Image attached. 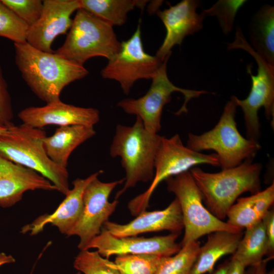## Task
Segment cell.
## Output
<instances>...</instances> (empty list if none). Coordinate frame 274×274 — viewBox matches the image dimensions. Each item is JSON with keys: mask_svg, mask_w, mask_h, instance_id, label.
Wrapping results in <instances>:
<instances>
[{"mask_svg": "<svg viewBox=\"0 0 274 274\" xmlns=\"http://www.w3.org/2000/svg\"><path fill=\"white\" fill-rule=\"evenodd\" d=\"M58 191L48 179L30 168L0 156V207H11L27 191Z\"/></svg>", "mask_w": 274, "mask_h": 274, "instance_id": "19", "label": "cell"}, {"mask_svg": "<svg viewBox=\"0 0 274 274\" xmlns=\"http://www.w3.org/2000/svg\"><path fill=\"white\" fill-rule=\"evenodd\" d=\"M18 117L23 124L38 128L52 125L93 126L99 120V112L95 108L77 107L59 99L42 107L26 108Z\"/></svg>", "mask_w": 274, "mask_h": 274, "instance_id": "16", "label": "cell"}, {"mask_svg": "<svg viewBox=\"0 0 274 274\" xmlns=\"http://www.w3.org/2000/svg\"><path fill=\"white\" fill-rule=\"evenodd\" d=\"M13 116L11 96L0 64V125L6 128L13 126Z\"/></svg>", "mask_w": 274, "mask_h": 274, "instance_id": "32", "label": "cell"}, {"mask_svg": "<svg viewBox=\"0 0 274 274\" xmlns=\"http://www.w3.org/2000/svg\"><path fill=\"white\" fill-rule=\"evenodd\" d=\"M247 1L221 0L208 9L202 11L206 16H216L225 35L232 30L236 14Z\"/></svg>", "mask_w": 274, "mask_h": 274, "instance_id": "30", "label": "cell"}, {"mask_svg": "<svg viewBox=\"0 0 274 274\" xmlns=\"http://www.w3.org/2000/svg\"><path fill=\"white\" fill-rule=\"evenodd\" d=\"M74 266L84 274H119L115 263L96 251H81L75 257Z\"/></svg>", "mask_w": 274, "mask_h": 274, "instance_id": "28", "label": "cell"}, {"mask_svg": "<svg viewBox=\"0 0 274 274\" xmlns=\"http://www.w3.org/2000/svg\"><path fill=\"white\" fill-rule=\"evenodd\" d=\"M199 6L198 1L183 0L170 5L168 9L157 11L166 29L165 38L155 55L161 61L170 56L175 45H181L186 37L202 29L206 16L202 12L197 13Z\"/></svg>", "mask_w": 274, "mask_h": 274, "instance_id": "15", "label": "cell"}, {"mask_svg": "<svg viewBox=\"0 0 274 274\" xmlns=\"http://www.w3.org/2000/svg\"><path fill=\"white\" fill-rule=\"evenodd\" d=\"M203 164L219 166L217 154H203L188 148L183 145L178 134L170 138L161 136L155 159L153 179L144 192L128 202L131 214L138 216L146 210L151 195L162 181Z\"/></svg>", "mask_w": 274, "mask_h": 274, "instance_id": "7", "label": "cell"}, {"mask_svg": "<svg viewBox=\"0 0 274 274\" xmlns=\"http://www.w3.org/2000/svg\"><path fill=\"white\" fill-rule=\"evenodd\" d=\"M179 235L171 233L152 237H118L102 228L101 232L89 242L84 250L96 249L101 256L107 259L113 255L124 254H152L169 257L181 249V244L176 242Z\"/></svg>", "mask_w": 274, "mask_h": 274, "instance_id": "13", "label": "cell"}, {"mask_svg": "<svg viewBox=\"0 0 274 274\" xmlns=\"http://www.w3.org/2000/svg\"><path fill=\"white\" fill-rule=\"evenodd\" d=\"M162 3V1H153L152 2L150 3V5L148 7V11L150 13H152L153 12H157V11L159 10L158 8L160 6Z\"/></svg>", "mask_w": 274, "mask_h": 274, "instance_id": "38", "label": "cell"}, {"mask_svg": "<svg viewBox=\"0 0 274 274\" xmlns=\"http://www.w3.org/2000/svg\"><path fill=\"white\" fill-rule=\"evenodd\" d=\"M200 248L198 241L182 247L177 253L165 258L155 274H189Z\"/></svg>", "mask_w": 274, "mask_h": 274, "instance_id": "27", "label": "cell"}, {"mask_svg": "<svg viewBox=\"0 0 274 274\" xmlns=\"http://www.w3.org/2000/svg\"><path fill=\"white\" fill-rule=\"evenodd\" d=\"M29 27L0 0V37L8 39L14 43H24L26 42Z\"/></svg>", "mask_w": 274, "mask_h": 274, "instance_id": "29", "label": "cell"}, {"mask_svg": "<svg viewBox=\"0 0 274 274\" xmlns=\"http://www.w3.org/2000/svg\"><path fill=\"white\" fill-rule=\"evenodd\" d=\"M245 268L242 263L231 258L226 274H245Z\"/></svg>", "mask_w": 274, "mask_h": 274, "instance_id": "35", "label": "cell"}, {"mask_svg": "<svg viewBox=\"0 0 274 274\" xmlns=\"http://www.w3.org/2000/svg\"><path fill=\"white\" fill-rule=\"evenodd\" d=\"M102 228L116 237H122L163 230L180 234L184 229V224L180 206L175 198L164 210L144 211L134 219L125 224L108 220L104 223Z\"/></svg>", "mask_w": 274, "mask_h": 274, "instance_id": "17", "label": "cell"}, {"mask_svg": "<svg viewBox=\"0 0 274 274\" xmlns=\"http://www.w3.org/2000/svg\"><path fill=\"white\" fill-rule=\"evenodd\" d=\"M165 181L168 190L175 194L182 212L185 232L181 247L214 232L242 231L217 218L203 206L201 194L189 171Z\"/></svg>", "mask_w": 274, "mask_h": 274, "instance_id": "9", "label": "cell"}, {"mask_svg": "<svg viewBox=\"0 0 274 274\" xmlns=\"http://www.w3.org/2000/svg\"><path fill=\"white\" fill-rule=\"evenodd\" d=\"M162 62L145 51L140 20L133 34L121 42L120 50L109 60L100 74L104 79L117 81L123 92L128 94L137 80L152 79Z\"/></svg>", "mask_w": 274, "mask_h": 274, "instance_id": "11", "label": "cell"}, {"mask_svg": "<svg viewBox=\"0 0 274 274\" xmlns=\"http://www.w3.org/2000/svg\"><path fill=\"white\" fill-rule=\"evenodd\" d=\"M250 45L274 66V7L262 6L253 15L249 27Z\"/></svg>", "mask_w": 274, "mask_h": 274, "instance_id": "23", "label": "cell"}, {"mask_svg": "<svg viewBox=\"0 0 274 274\" xmlns=\"http://www.w3.org/2000/svg\"><path fill=\"white\" fill-rule=\"evenodd\" d=\"M237 107L235 96H231L215 127L199 135L189 133L186 147L199 152L215 151L222 169L253 160L261 146L258 141L245 138L238 131L235 119Z\"/></svg>", "mask_w": 274, "mask_h": 274, "instance_id": "5", "label": "cell"}, {"mask_svg": "<svg viewBox=\"0 0 274 274\" xmlns=\"http://www.w3.org/2000/svg\"><path fill=\"white\" fill-rule=\"evenodd\" d=\"M96 133L93 126L70 125L60 126L53 134L46 136L44 146L48 157L55 163L67 168L73 151Z\"/></svg>", "mask_w": 274, "mask_h": 274, "instance_id": "21", "label": "cell"}, {"mask_svg": "<svg viewBox=\"0 0 274 274\" xmlns=\"http://www.w3.org/2000/svg\"><path fill=\"white\" fill-rule=\"evenodd\" d=\"M33 269H32V271H31L30 274H32V273Z\"/></svg>", "mask_w": 274, "mask_h": 274, "instance_id": "41", "label": "cell"}, {"mask_svg": "<svg viewBox=\"0 0 274 274\" xmlns=\"http://www.w3.org/2000/svg\"><path fill=\"white\" fill-rule=\"evenodd\" d=\"M268 251L265 230L262 221L246 229L232 258L245 267L260 263Z\"/></svg>", "mask_w": 274, "mask_h": 274, "instance_id": "25", "label": "cell"}, {"mask_svg": "<svg viewBox=\"0 0 274 274\" xmlns=\"http://www.w3.org/2000/svg\"><path fill=\"white\" fill-rule=\"evenodd\" d=\"M77 274H81V272H78L77 273Z\"/></svg>", "mask_w": 274, "mask_h": 274, "instance_id": "40", "label": "cell"}, {"mask_svg": "<svg viewBox=\"0 0 274 274\" xmlns=\"http://www.w3.org/2000/svg\"><path fill=\"white\" fill-rule=\"evenodd\" d=\"M113 27L80 8L76 11L64 43L54 52L81 65L93 57L109 60L121 45Z\"/></svg>", "mask_w": 274, "mask_h": 274, "instance_id": "6", "label": "cell"}, {"mask_svg": "<svg viewBox=\"0 0 274 274\" xmlns=\"http://www.w3.org/2000/svg\"><path fill=\"white\" fill-rule=\"evenodd\" d=\"M15 262V258L11 255H7L4 252L0 253V267L7 264H11Z\"/></svg>", "mask_w": 274, "mask_h": 274, "instance_id": "36", "label": "cell"}, {"mask_svg": "<svg viewBox=\"0 0 274 274\" xmlns=\"http://www.w3.org/2000/svg\"><path fill=\"white\" fill-rule=\"evenodd\" d=\"M264 224L268 244L266 254L268 260L273 258L274 253V211L269 210L262 220Z\"/></svg>", "mask_w": 274, "mask_h": 274, "instance_id": "33", "label": "cell"}, {"mask_svg": "<svg viewBox=\"0 0 274 274\" xmlns=\"http://www.w3.org/2000/svg\"><path fill=\"white\" fill-rule=\"evenodd\" d=\"M29 26L40 18L43 7L41 0H1Z\"/></svg>", "mask_w": 274, "mask_h": 274, "instance_id": "31", "label": "cell"}, {"mask_svg": "<svg viewBox=\"0 0 274 274\" xmlns=\"http://www.w3.org/2000/svg\"><path fill=\"white\" fill-rule=\"evenodd\" d=\"M274 202V183L262 191L239 198L228 210L227 223L243 230L261 222Z\"/></svg>", "mask_w": 274, "mask_h": 274, "instance_id": "20", "label": "cell"}, {"mask_svg": "<svg viewBox=\"0 0 274 274\" xmlns=\"http://www.w3.org/2000/svg\"><path fill=\"white\" fill-rule=\"evenodd\" d=\"M229 261H226L220 264L215 270L211 272V274H226L229 267Z\"/></svg>", "mask_w": 274, "mask_h": 274, "instance_id": "37", "label": "cell"}, {"mask_svg": "<svg viewBox=\"0 0 274 274\" xmlns=\"http://www.w3.org/2000/svg\"><path fill=\"white\" fill-rule=\"evenodd\" d=\"M166 257L152 254L117 255L115 264L119 274H155Z\"/></svg>", "mask_w": 274, "mask_h": 274, "instance_id": "26", "label": "cell"}, {"mask_svg": "<svg viewBox=\"0 0 274 274\" xmlns=\"http://www.w3.org/2000/svg\"><path fill=\"white\" fill-rule=\"evenodd\" d=\"M267 259H263L260 263L249 266L248 270H245V274H266V264Z\"/></svg>", "mask_w": 274, "mask_h": 274, "instance_id": "34", "label": "cell"}, {"mask_svg": "<svg viewBox=\"0 0 274 274\" xmlns=\"http://www.w3.org/2000/svg\"><path fill=\"white\" fill-rule=\"evenodd\" d=\"M243 233L218 231L209 234L207 241L200 247L189 274H204L213 271L222 256L235 251Z\"/></svg>", "mask_w": 274, "mask_h": 274, "instance_id": "22", "label": "cell"}, {"mask_svg": "<svg viewBox=\"0 0 274 274\" xmlns=\"http://www.w3.org/2000/svg\"><path fill=\"white\" fill-rule=\"evenodd\" d=\"M46 136L42 128L14 125L0 135V156L36 171L65 196L70 190L68 173L47 155L44 146Z\"/></svg>", "mask_w": 274, "mask_h": 274, "instance_id": "3", "label": "cell"}, {"mask_svg": "<svg viewBox=\"0 0 274 274\" xmlns=\"http://www.w3.org/2000/svg\"><path fill=\"white\" fill-rule=\"evenodd\" d=\"M262 167L261 164L247 160L236 166L218 173L205 172L197 167L189 172L208 210L222 220L240 195L246 192L254 194L261 191Z\"/></svg>", "mask_w": 274, "mask_h": 274, "instance_id": "2", "label": "cell"}, {"mask_svg": "<svg viewBox=\"0 0 274 274\" xmlns=\"http://www.w3.org/2000/svg\"><path fill=\"white\" fill-rule=\"evenodd\" d=\"M124 182V179L102 182L96 177L85 188L81 214L67 235L79 237L78 248L80 251L84 250L89 242L101 232L104 223L115 212L118 201L115 199L110 202L109 198L114 188Z\"/></svg>", "mask_w": 274, "mask_h": 274, "instance_id": "12", "label": "cell"}, {"mask_svg": "<svg viewBox=\"0 0 274 274\" xmlns=\"http://www.w3.org/2000/svg\"><path fill=\"white\" fill-rule=\"evenodd\" d=\"M161 138L158 134L148 131L138 116L131 126L117 125L110 153L113 158H120L126 176L124 185L116 193L115 199L138 183L152 181L155 159Z\"/></svg>", "mask_w": 274, "mask_h": 274, "instance_id": "4", "label": "cell"}, {"mask_svg": "<svg viewBox=\"0 0 274 274\" xmlns=\"http://www.w3.org/2000/svg\"><path fill=\"white\" fill-rule=\"evenodd\" d=\"M169 57L168 56L163 61L152 79L149 89L144 95L137 99H123L117 104V106L125 113L139 117L145 128L152 133L158 134L160 130L163 108L170 101L173 92H181L184 96L183 106L175 113L177 115L187 112V105L191 99L208 93L203 90H190L175 86L167 74V62Z\"/></svg>", "mask_w": 274, "mask_h": 274, "instance_id": "10", "label": "cell"}, {"mask_svg": "<svg viewBox=\"0 0 274 274\" xmlns=\"http://www.w3.org/2000/svg\"><path fill=\"white\" fill-rule=\"evenodd\" d=\"M8 128L4 127L0 125V135L4 134Z\"/></svg>", "mask_w": 274, "mask_h": 274, "instance_id": "39", "label": "cell"}, {"mask_svg": "<svg viewBox=\"0 0 274 274\" xmlns=\"http://www.w3.org/2000/svg\"><path fill=\"white\" fill-rule=\"evenodd\" d=\"M39 19L29 27L26 42L42 51L52 53V44L72 24V14L80 9L79 0H44Z\"/></svg>", "mask_w": 274, "mask_h": 274, "instance_id": "14", "label": "cell"}, {"mask_svg": "<svg viewBox=\"0 0 274 274\" xmlns=\"http://www.w3.org/2000/svg\"><path fill=\"white\" fill-rule=\"evenodd\" d=\"M80 7L114 25L121 26L127 20L129 12L138 7L143 9L147 1L79 0Z\"/></svg>", "mask_w": 274, "mask_h": 274, "instance_id": "24", "label": "cell"}, {"mask_svg": "<svg viewBox=\"0 0 274 274\" xmlns=\"http://www.w3.org/2000/svg\"><path fill=\"white\" fill-rule=\"evenodd\" d=\"M15 61L22 77L36 96L47 104L60 99L63 89L86 77L83 65L54 52L38 50L27 42L14 43Z\"/></svg>", "mask_w": 274, "mask_h": 274, "instance_id": "1", "label": "cell"}, {"mask_svg": "<svg viewBox=\"0 0 274 274\" xmlns=\"http://www.w3.org/2000/svg\"><path fill=\"white\" fill-rule=\"evenodd\" d=\"M227 48L244 50L257 62L256 75H253L250 70H247L252 81L248 96L242 100L235 96V100L243 112L247 138L259 142L260 136L259 110L264 108L267 118L274 119V66L268 63L253 50L239 28L236 29L234 41L227 44Z\"/></svg>", "mask_w": 274, "mask_h": 274, "instance_id": "8", "label": "cell"}, {"mask_svg": "<svg viewBox=\"0 0 274 274\" xmlns=\"http://www.w3.org/2000/svg\"><path fill=\"white\" fill-rule=\"evenodd\" d=\"M102 173L99 171L85 179L77 178L72 182L73 187L65 198L52 213L41 215L31 223L23 226V234L36 235L42 231L46 225L52 224L62 234L67 235L78 220L83 208V196L88 184Z\"/></svg>", "mask_w": 274, "mask_h": 274, "instance_id": "18", "label": "cell"}]
</instances>
